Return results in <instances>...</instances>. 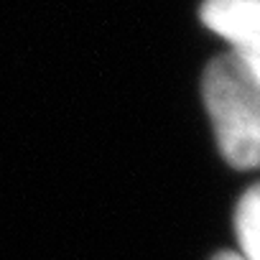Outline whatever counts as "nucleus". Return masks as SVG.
<instances>
[{"instance_id":"nucleus-1","label":"nucleus","mask_w":260,"mask_h":260,"mask_svg":"<svg viewBox=\"0 0 260 260\" xmlns=\"http://www.w3.org/2000/svg\"><path fill=\"white\" fill-rule=\"evenodd\" d=\"M217 146L235 169H260V79L232 54L209 61L202 79Z\"/></svg>"},{"instance_id":"nucleus-2","label":"nucleus","mask_w":260,"mask_h":260,"mask_svg":"<svg viewBox=\"0 0 260 260\" xmlns=\"http://www.w3.org/2000/svg\"><path fill=\"white\" fill-rule=\"evenodd\" d=\"M199 16L232 46V56L260 79V0H204Z\"/></svg>"},{"instance_id":"nucleus-3","label":"nucleus","mask_w":260,"mask_h":260,"mask_svg":"<svg viewBox=\"0 0 260 260\" xmlns=\"http://www.w3.org/2000/svg\"><path fill=\"white\" fill-rule=\"evenodd\" d=\"M235 235L242 260H260V181L250 186L235 209Z\"/></svg>"},{"instance_id":"nucleus-4","label":"nucleus","mask_w":260,"mask_h":260,"mask_svg":"<svg viewBox=\"0 0 260 260\" xmlns=\"http://www.w3.org/2000/svg\"><path fill=\"white\" fill-rule=\"evenodd\" d=\"M212 260H242L237 252H232V250H222V252H217Z\"/></svg>"}]
</instances>
